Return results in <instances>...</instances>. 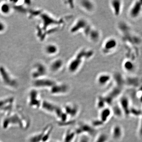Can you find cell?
<instances>
[{
    "instance_id": "obj_1",
    "label": "cell",
    "mask_w": 142,
    "mask_h": 142,
    "mask_svg": "<svg viewBox=\"0 0 142 142\" xmlns=\"http://www.w3.org/2000/svg\"><path fill=\"white\" fill-rule=\"evenodd\" d=\"M94 51L89 48H83L79 50L67 63V69L69 73L75 74L80 70L83 63L94 55Z\"/></svg>"
},
{
    "instance_id": "obj_2",
    "label": "cell",
    "mask_w": 142,
    "mask_h": 142,
    "mask_svg": "<svg viewBox=\"0 0 142 142\" xmlns=\"http://www.w3.org/2000/svg\"><path fill=\"white\" fill-rule=\"evenodd\" d=\"M118 45V42L115 38L109 37L103 41L101 46V51L105 55H110L117 49Z\"/></svg>"
},
{
    "instance_id": "obj_3",
    "label": "cell",
    "mask_w": 142,
    "mask_h": 142,
    "mask_svg": "<svg viewBox=\"0 0 142 142\" xmlns=\"http://www.w3.org/2000/svg\"><path fill=\"white\" fill-rule=\"evenodd\" d=\"M91 24L87 19L82 17L78 18L71 25L69 29V32L74 35L80 32L83 33Z\"/></svg>"
},
{
    "instance_id": "obj_4",
    "label": "cell",
    "mask_w": 142,
    "mask_h": 142,
    "mask_svg": "<svg viewBox=\"0 0 142 142\" xmlns=\"http://www.w3.org/2000/svg\"><path fill=\"white\" fill-rule=\"evenodd\" d=\"M86 39L93 43L100 42L102 38V33L100 30L91 24L83 33Z\"/></svg>"
},
{
    "instance_id": "obj_5",
    "label": "cell",
    "mask_w": 142,
    "mask_h": 142,
    "mask_svg": "<svg viewBox=\"0 0 142 142\" xmlns=\"http://www.w3.org/2000/svg\"><path fill=\"white\" fill-rule=\"evenodd\" d=\"M74 131L77 135H86L90 136H94L96 133V131L90 123L82 122L78 124Z\"/></svg>"
},
{
    "instance_id": "obj_6",
    "label": "cell",
    "mask_w": 142,
    "mask_h": 142,
    "mask_svg": "<svg viewBox=\"0 0 142 142\" xmlns=\"http://www.w3.org/2000/svg\"><path fill=\"white\" fill-rule=\"evenodd\" d=\"M70 90V87L67 83L56 82L50 88V92L53 95L63 96L69 93Z\"/></svg>"
},
{
    "instance_id": "obj_7",
    "label": "cell",
    "mask_w": 142,
    "mask_h": 142,
    "mask_svg": "<svg viewBox=\"0 0 142 142\" xmlns=\"http://www.w3.org/2000/svg\"><path fill=\"white\" fill-rule=\"evenodd\" d=\"M80 8L85 13L92 14L95 11L96 5L94 1L91 0H81L78 3Z\"/></svg>"
},
{
    "instance_id": "obj_8",
    "label": "cell",
    "mask_w": 142,
    "mask_h": 142,
    "mask_svg": "<svg viewBox=\"0 0 142 142\" xmlns=\"http://www.w3.org/2000/svg\"><path fill=\"white\" fill-rule=\"evenodd\" d=\"M113 81V76L107 72H102L98 74L96 81L98 86L101 87L107 86Z\"/></svg>"
},
{
    "instance_id": "obj_9",
    "label": "cell",
    "mask_w": 142,
    "mask_h": 142,
    "mask_svg": "<svg viewBox=\"0 0 142 142\" xmlns=\"http://www.w3.org/2000/svg\"><path fill=\"white\" fill-rule=\"evenodd\" d=\"M63 110L69 118H74L76 117L80 113V107L75 103H66L63 107Z\"/></svg>"
},
{
    "instance_id": "obj_10",
    "label": "cell",
    "mask_w": 142,
    "mask_h": 142,
    "mask_svg": "<svg viewBox=\"0 0 142 142\" xmlns=\"http://www.w3.org/2000/svg\"><path fill=\"white\" fill-rule=\"evenodd\" d=\"M64 66V61L61 58H57L52 61L49 65V70L53 73L61 72Z\"/></svg>"
},
{
    "instance_id": "obj_11",
    "label": "cell",
    "mask_w": 142,
    "mask_h": 142,
    "mask_svg": "<svg viewBox=\"0 0 142 142\" xmlns=\"http://www.w3.org/2000/svg\"><path fill=\"white\" fill-rule=\"evenodd\" d=\"M109 4L113 15L116 17L120 16L122 9V1L120 0H112L109 1Z\"/></svg>"
},
{
    "instance_id": "obj_12",
    "label": "cell",
    "mask_w": 142,
    "mask_h": 142,
    "mask_svg": "<svg viewBox=\"0 0 142 142\" xmlns=\"http://www.w3.org/2000/svg\"><path fill=\"white\" fill-rule=\"evenodd\" d=\"M142 10V4L140 1H135L131 6L129 10V16L132 18L138 17Z\"/></svg>"
},
{
    "instance_id": "obj_13",
    "label": "cell",
    "mask_w": 142,
    "mask_h": 142,
    "mask_svg": "<svg viewBox=\"0 0 142 142\" xmlns=\"http://www.w3.org/2000/svg\"><path fill=\"white\" fill-rule=\"evenodd\" d=\"M123 133V129L120 125L118 124L114 125L111 129V137L114 140L118 141L122 137Z\"/></svg>"
},
{
    "instance_id": "obj_14",
    "label": "cell",
    "mask_w": 142,
    "mask_h": 142,
    "mask_svg": "<svg viewBox=\"0 0 142 142\" xmlns=\"http://www.w3.org/2000/svg\"><path fill=\"white\" fill-rule=\"evenodd\" d=\"M99 111V119L104 124L107 123L113 116L110 107H106Z\"/></svg>"
},
{
    "instance_id": "obj_15",
    "label": "cell",
    "mask_w": 142,
    "mask_h": 142,
    "mask_svg": "<svg viewBox=\"0 0 142 142\" xmlns=\"http://www.w3.org/2000/svg\"><path fill=\"white\" fill-rule=\"evenodd\" d=\"M55 81L50 79H39L34 82V85L38 87H48L51 88L56 83Z\"/></svg>"
},
{
    "instance_id": "obj_16",
    "label": "cell",
    "mask_w": 142,
    "mask_h": 142,
    "mask_svg": "<svg viewBox=\"0 0 142 142\" xmlns=\"http://www.w3.org/2000/svg\"><path fill=\"white\" fill-rule=\"evenodd\" d=\"M119 105L122 110L124 114L127 115L130 113L129 102L128 98L126 96H123L120 98L118 103Z\"/></svg>"
},
{
    "instance_id": "obj_17",
    "label": "cell",
    "mask_w": 142,
    "mask_h": 142,
    "mask_svg": "<svg viewBox=\"0 0 142 142\" xmlns=\"http://www.w3.org/2000/svg\"><path fill=\"white\" fill-rule=\"evenodd\" d=\"M45 51L48 55H56L59 53V47L55 43H49L45 46Z\"/></svg>"
},
{
    "instance_id": "obj_18",
    "label": "cell",
    "mask_w": 142,
    "mask_h": 142,
    "mask_svg": "<svg viewBox=\"0 0 142 142\" xmlns=\"http://www.w3.org/2000/svg\"><path fill=\"white\" fill-rule=\"evenodd\" d=\"M47 69L45 65L42 64H38L36 66V69L33 74L35 78H40L45 76L47 72Z\"/></svg>"
},
{
    "instance_id": "obj_19",
    "label": "cell",
    "mask_w": 142,
    "mask_h": 142,
    "mask_svg": "<svg viewBox=\"0 0 142 142\" xmlns=\"http://www.w3.org/2000/svg\"><path fill=\"white\" fill-rule=\"evenodd\" d=\"M42 107L44 110L54 114L58 107V106L56 105L47 101H44L42 103Z\"/></svg>"
},
{
    "instance_id": "obj_20",
    "label": "cell",
    "mask_w": 142,
    "mask_h": 142,
    "mask_svg": "<svg viewBox=\"0 0 142 142\" xmlns=\"http://www.w3.org/2000/svg\"><path fill=\"white\" fill-rule=\"evenodd\" d=\"M0 73L5 83L10 86H15V82L12 80L4 67H0Z\"/></svg>"
},
{
    "instance_id": "obj_21",
    "label": "cell",
    "mask_w": 142,
    "mask_h": 142,
    "mask_svg": "<svg viewBox=\"0 0 142 142\" xmlns=\"http://www.w3.org/2000/svg\"><path fill=\"white\" fill-rule=\"evenodd\" d=\"M111 109L113 115L114 116L117 118H120L123 115L124 113L121 107L119 104H115L114 103L110 107Z\"/></svg>"
},
{
    "instance_id": "obj_22",
    "label": "cell",
    "mask_w": 142,
    "mask_h": 142,
    "mask_svg": "<svg viewBox=\"0 0 142 142\" xmlns=\"http://www.w3.org/2000/svg\"><path fill=\"white\" fill-rule=\"evenodd\" d=\"M123 69L127 72H132L135 69V65L131 60L126 59L122 63Z\"/></svg>"
},
{
    "instance_id": "obj_23",
    "label": "cell",
    "mask_w": 142,
    "mask_h": 142,
    "mask_svg": "<svg viewBox=\"0 0 142 142\" xmlns=\"http://www.w3.org/2000/svg\"><path fill=\"white\" fill-rule=\"evenodd\" d=\"M108 107L106 104L104 99L102 96H99L97 97L96 101V107L100 111L102 109Z\"/></svg>"
},
{
    "instance_id": "obj_24",
    "label": "cell",
    "mask_w": 142,
    "mask_h": 142,
    "mask_svg": "<svg viewBox=\"0 0 142 142\" xmlns=\"http://www.w3.org/2000/svg\"><path fill=\"white\" fill-rule=\"evenodd\" d=\"M37 93L36 91H32L31 93V102L30 104L31 105L38 107L40 105V102L38 100H37Z\"/></svg>"
},
{
    "instance_id": "obj_25",
    "label": "cell",
    "mask_w": 142,
    "mask_h": 142,
    "mask_svg": "<svg viewBox=\"0 0 142 142\" xmlns=\"http://www.w3.org/2000/svg\"><path fill=\"white\" fill-rule=\"evenodd\" d=\"M76 135H77L74 131H67L64 135V140L67 142H73Z\"/></svg>"
},
{
    "instance_id": "obj_26",
    "label": "cell",
    "mask_w": 142,
    "mask_h": 142,
    "mask_svg": "<svg viewBox=\"0 0 142 142\" xmlns=\"http://www.w3.org/2000/svg\"><path fill=\"white\" fill-rule=\"evenodd\" d=\"M109 137L107 134L101 133L96 136L94 142H108Z\"/></svg>"
},
{
    "instance_id": "obj_27",
    "label": "cell",
    "mask_w": 142,
    "mask_h": 142,
    "mask_svg": "<svg viewBox=\"0 0 142 142\" xmlns=\"http://www.w3.org/2000/svg\"><path fill=\"white\" fill-rule=\"evenodd\" d=\"M90 124L95 129H96V128L101 127L105 124L99 118L92 120Z\"/></svg>"
},
{
    "instance_id": "obj_28",
    "label": "cell",
    "mask_w": 142,
    "mask_h": 142,
    "mask_svg": "<svg viewBox=\"0 0 142 142\" xmlns=\"http://www.w3.org/2000/svg\"><path fill=\"white\" fill-rule=\"evenodd\" d=\"M1 10L2 13L4 14H8L10 12V6L7 3H4L1 5Z\"/></svg>"
},
{
    "instance_id": "obj_29",
    "label": "cell",
    "mask_w": 142,
    "mask_h": 142,
    "mask_svg": "<svg viewBox=\"0 0 142 142\" xmlns=\"http://www.w3.org/2000/svg\"><path fill=\"white\" fill-rule=\"evenodd\" d=\"M78 142H90L89 136L86 135H81Z\"/></svg>"
},
{
    "instance_id": "obj_30",
    "label": "cell",
    "mask_w": 142,
    "mask_h": 142,
    "mask_svg": "<svg viewBox=\"0 0 142 142\" xmlns=\"http://www.w3.org/2000/svg\"><path fill=\"white\" fill-rule=\"evenodd\" d=\"M68 3H67L65 1H64V4L66 5L67 7H68V8H69L70 9H74V5H75V3H74V1H72V3H69V2L68 1H67Z\"/></svg>"
},
{
    "instance_id": "obj_31",
    "label": "cell",
    "mask_w": 142,
    "mask_h": 142,
    "mask_svg": "<svg viewBox=\"0 0 142 142\" xmlns=\"http://www.w3.org/2000/svg\"><path fill=\"white\" fill-rule=\"evenodd\" d=\"M4 26L2 23H0V31H2L4 29Z\"/></svg>"
},
{
    "instance_id": "obj_32",
    "label": "cell",
    "mask_w": 142,
    "mask_h": 142,
    "mask_svg": "<svg viewBox=\"0 0 142 142\" xmlns=\"http://www.w3.org/2000/svg\"><path fill=\"white\" fill-rule=\"evenodd\" d=\"M66 142V141H64V140H63V141H61V142Z\"/></svg>"
}]
</instances>
